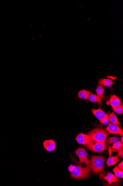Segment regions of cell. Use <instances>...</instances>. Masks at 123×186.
I'll list each match as a JSON object with an SVG mask.
<instances>
[{"instance_id":"cell-1","label":"cell","mask_w":123,"mask_h":186,"mask_svg":"<svg viewBox=\"0 0 123 186\" xmlns=\"http://www.w3.org/2000/svg\"><path fill=\"white\" fill-rule=\"evenodd\" d=\"M71 178L77 180H84L89 178L90 170L87 167L83 168L81 165H70L68 168Z\"/></svg>"},{"instance_id":"cell-2","label":"cell","mask_w":123,"mask_h":186,"mask_svg":"<svg viewBox=\"0 0 123 186\" xmlns=\"http://www.w3.org/2000/svg\"><path fill=\"white\" fill-rule=\"evenodd\" d=\"M90 137V142H97L105 143L106 138L108 135V132L106 129L98 128H94L88 133Z\"/></svg>"},{"instance_id":"cell-3","label":"cell","mask_w":123,"mask_h":186,"mask_svg":"<svg viewBox=\"0 0 123 186\" xmlns=\"http://www.w3.org/2000/svg\"><path fill=\"white\" fill-rule=\"evenodd\" d=\"M90 170L94 174L101 173L103 171L105 158L101 156L93 155L90 159Z\"/></svg>"},{"instance_id":"cell-4","label":"cell","mask_w":123,"mask_h":186,"mask_svg":"<svg viewBox=\"0 0 123 186\" xmlns=\"http://www.w3.org/2000/svg\"><path fill=\"white\" fill-rule=\"evenodd\" d=\"M85 146L91 151L96 153H102L108 149L105 143L97 142H90Z\"/></svg>"},{"instance_id":"cell-5","label":"cell","mask_w":123,"mask_h":186,"mask_svg":"<svg viewBox=\"0 0 123 186\" xmlns=\"http://www.w3.org/2000/svg\"><path fill=\"white\" fill-rule=\"evenodd\" d=\"M75 153L79 157L80 162L79 163H85L86 167L90 170V161L87 158V153L85 148H79Z\"/></svg>"},{"instance_id":"cell-6","label":"cell","mask_w":123,"mask_h":186,"mask_svg":"<svg viewBox=\"0 0 123 186\" xmlns=\"http://www.w3.org/2000/svg\"><path fill=\"white\" fill-rule=\"evenodd\" d=\"M106 131L112 134H116L123 136V130L117 125L109 123L108 126L106 128Z\"/></svg>"},{"instance_id":"cell-7","label":"cell","mask_w":123,"mask_h":186,"mask_svg":"<svg viewBox=\"0 0 123 186\" xmlns=\"http://www.w3.org/2000/svg\"><path fill=\"white\" fill-rule=\"evenodd\" d=\"M76 140L80 144L83 145L85 146L88 144L91 141L90 137L88 135L83 134V133H80L77 135L76 138Z\"/></svg>"},{"instance_id":"cell-8","label":"cell","mask_w":123,"mask_h":186,"mask_svg":"<svg viewBox=\"0 0 123 186\" xmlns=\"http://www.w3.org/2000/svg\"><path fill=\"white\" fill-rule=\"evenodd\" d=\"M43 146L45 149L49 152H53L56 148V144L53 140H47L43 142Z\"/></svg>"},{"instance_id":"cell-9","label":"cell","mask_w":123,"mask_h":186,"mask_svg":"<svg viewBox=\"0 0 123 186\" xmlns=\"http://www.w3.org/2000/svg\"><path fill=\"white\" fill-rule=\"evenodd\" d=\"M92 114L97 119L100 120V121L105 118L107 114L101 109H92Z\"/></svg>"},{"instance_id":"cell-10","label":"cell","mask_w":123,"mask_h":186,"mask_svg":"<svg viewBox=\"0 0 123 186\" xmlns=\"http://www.w3.org/2000/svg\"><path fill=\"white\" fill-rule=\"evenodd\" d=\"M109 104L112 108L117 107L121 104V100L115 95L111 96L109 99Z\"/></svg>"},{"instance_id":"cell-11","label":"cell","mask_w":123,"mask_h":186,"mask_svg":"<svg viewBox=\"0 0 123 186\" xmlns=\"http://www.w3.org/2000/svg\"><path fill=\"white\" fill-rule=\"evenodd\" d=\"M92 93L90 91L83 89L79 92L78 97L80 98V99L87 100L88 99L89 96Z\"/></svg>"},{"instance_id":"cell-12","label":"cell","mask_w":123,"mask_h":186,"mask_svg":"<svg viewBox=\"0 0 123 186\" xmlns=\"http://www.w3.org/2000/svg\"><path fill=\"white\" fill-rule=\"evenodd\" d=\"M113 83L114 82L108 79H100L98 82L99 85L109 87H112Z\"/></svg>"},{"instance_id":"cell-13","label":"cell","mask_w":123,"mask_h":186,"mask_svg":"<svg viewBox=\"0 0 123 186\" xmlns=\"http://www.w3.org/2000/svg\"><path fill=\"white\" fill-rule=\"evenodd\" d=\"M104 178L108 182L109 184H112L113 182H117L119 181L118 179L115 176L109 172L106 177H104Z\"/></svg>"},{"instance_id":"cell-14","label":"cell","mask_w":123,"mask_h":186,"mask_svg":"<svg viewBox=\"0 0 123 186\" xmlns=\"http://www.w3.org/2000/svg\"><path fill=\"white\" fill-rule=\"evenodd\" d=\"M89 101L92 102H96L99 106H101L102 104V99L97 95L94 94L92 93L88 98Z\"/></svg>"},{"instance_id":"cell-15","label":"cell","mask_w":123,"mask_h":186,"mask_svg":"<svg viewBox=\"0 0 123 186\" xmlns=\"http://www.w3.org/2000/svg\"><path fill=\"white\" fill-rule=\"evenodd\" d=\"M109 120L112 124L117 125L119 127L120 126V123L117 119V116L115 114L114 112L109 114Z\"/></svg>"},{"instance_id":"cell-16","label":"cell","mask_w":123,"mask_h":186,"mask_svg":"<svg viewBox=\"0 0 123 186\" xmlns=\"http://www.w3.org/2000/svg\"><path fill=\"white\" fill-rule=\"evenodd\" d=\"M119 160V156L118 155L116 156H110L108 159L106 163H107L108 167H110L111 166L115 165Z\"/></svg>"},{"instance_id":"cell-17","label":"cell","mask_w":123,"mask_h":186,"mask_svg":"<svg viewBox=\"0 0 123 186\" xmlns=\"http://www.w3.org/2000/svg\"><path fill=\"white\" fill-rule=\"evenodd\" d=\"M97 95L100 97L101 99H104V89L102 86L99 85L97 86L96 89H95Z\"/></svg>"},{"instance_id":"cell-18","label":"cell","mask_w":123,"mask_h":186,"mask_svg":"<svg viewBox=\"0 0 123 186\" xmlns=\"http://www.w3.org/2000/svg\"><path fill=\"white\" fill-rule=\"evenodd\" d=\"M123 148L122 144L120 141H118L113 144L112 151L114 152H118Z\"/></svg>"},{"instance_id":"cell-19","label":"cell","mask_w":123,"mask_h":186,"mask_svg":"<svg viewBox=\"0 0 123 186\" xmlns=\"http://www.w3.org/2000/svg\"><path fill=\"white\" fill-rule=\"evenodd\" d=\"M113 171L116 177H119V178H123V171L119 168L118 166H116L115 168L113 170Z\"/></svg>"},{"instance_id":"cell-20","label":"cell","mask_w":123,"mask_h":186,"mask_svg":"<svg viewBox=\"0 0 123 186\" xmlns=\"http://www.w3.org/2000/svg\"><path fill=\"white\" fill-rule=\"evenodd\" d=\"M120 138L116 137H112L109 138L105 140L106 145L108 146L109 145L112 143H115V142L119 141Z\"/></svg>"},{"instance_id":"cell-21","label":"cell","mask_w":123,"mask_h":186,"mask_svg":"<svg viewBox=\"0 0 123 186\" xmlns=\"http://www.w3.org/2000/svg\"><path fill=\"white\" fill-rule=\"evenodd\" d=\"M113 110L115 113L119 114H123V104L119 105V106L117 107L112 108Z\"/></svg>"},{"instance_id":"cell-22","label":"cell","mask_w":123,"mask_h":186,"mask_svg":"<svg viewBox=\"0 0 123 186\" xmlns=\"http://www.w3.org/2000/svg\"><path fill=\"white\" fill-rule=\"evenodd\" d=\"M109 113H107V115L103 119L100 121V122L104 125H107L109 123Z\"/></svg>"},{"instance_id":"cell-23","label":"cell","mask_w":123,"mask_h":186,"mask_svg":"<svg viewBox=\"0 0 123 186\" xmlns=\"http://www.w3.org/2000/svg\"><path fill=\"white\" fill-rule=\"evenodd\" d=\"M118 155L119 156L121 157L122 159L123 158V148L121 149L120 150H119V151H118Z\"/></svg>"},{"instance_id":"cell-24","label":"cell","mask_w":123,"mask_h":186,"mask_svg":"<svg viewBox=\"0 0 123 186\" xmlns=\"http://www.w3.org/2000/svg\"><path fill=\"white\" fill-rule=\"evenodd\" d=\"M117 166L119 168L123 170V162H121Z\"/></svg>"},{"instance_id":"cell-25","label":"cell","mask_w":123,"mask_h":186,"mask_svg":"<svg viewBox=\"0 0 123 186\" xmlns=\"http://www.w3.org/2000/svg\"><path fill=\"white\" fill-rule=\"evenodd\" d=\"M109 147V156H111V155H112V150L111 149V148L110 146Z\"/></svg>"},{"instance_id":"cell-26","label":"cell","mask_w":123,"mask_h":186,"mask_svg":"<svg viewBox=\"0 0 123 186\" xmlns=\"http://www.w3.org/2000/svg\"><path fill=\"white\" fill-rule=\"evenodd\" d=\"M123 136L122 137V138H121V143H122L123 144Z\"/></svg>"}]
</instances>
